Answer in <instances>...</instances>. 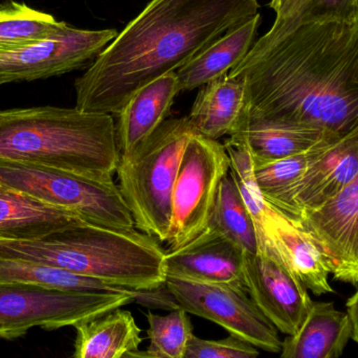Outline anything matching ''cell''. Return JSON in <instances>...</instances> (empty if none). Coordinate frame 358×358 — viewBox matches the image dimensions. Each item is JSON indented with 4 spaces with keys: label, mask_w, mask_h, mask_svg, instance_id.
Masks as SVG:
<instances>
[{
    "label": "cell",
    "mask_w": 358,
    "mask_h": 358,
    "mask_svg": "<svg viewBox=\"0 0 358 358\" xmlns=\"http://www.w3.org/2000/svg\"><path fill=\"white\" fill-rule=\"evenodd\" d=\"M245 84L246 119L344 136L358 125L355 0H311L255 42L229 73Z\"/></svg>",
    "instance_id": "obj_1"
},
{
    "label": "cell",
    "mask_w": 358,
    "mask_h": 358,
    "mask_svg": "<svg viewBox=\"0 0 358 358\" xmlns=\"http://www.w3.org/2000/svg\"><path fill=\"white\" fill-rule=\"evenodd\" d=\"M259 0H151L75 82L76 108L117 115L136 92L258 14Z\"/></svg>",
    "instance_id": "obj_2"
},
{
    "label": "cell",
    "mask_w": 358,
    "mask_h": 358,
    "mask_svg": "<svg viewBox=\"0 0 358 358\" xmlns=\"http://www.w3.org/2000/svg\"><path fill=\"white\" fill-rule=\"evenodd\" d=\"M0 159L98 178L120 161L113 115L56 106L0 109Z\"/></svg>",
    "instance_id": "obj_3"
},
{
    "label": "cell",
    "mask_w": 358,
    "mask_h": 358,
    "mask_svg": "<svg viewBox=\"0 0 358 358\" xmlns=\"http://www.w3.org/2000/svg\"><path fill=\"white\" fill-rule=\"evenodd\" d=\"M166 250L136 229L82 223L31 241H0V258L52 265L126 289L166 282Z\"/></svg>",
    "instance_id": "obj_4"
},
{
    "label": "cell",
    "mask_w": 358,
    "mask_h": 358,
    "mask_svg": "<svg viewBox=\"0 0 358 358\" xmlns=\"http://www.w3.org/2000/svg\"><path fill=\"white\" fill-rule=\"evenodd\" d=\"M195 134L189 117L168 119L140 147L120 155L117 185L136 229L167 243L172 197L183 151Z\"/></svg>",
    "instance_id": "obj_5"
},
{
    "label": "cell",
    "mask_w": 358,
    "mask_h": 358,
    "mask_svg": "<svg viewBox=\"0 0 358 358\" xmlns=\"http://www.w3.org/2000/svg\"><path fill=\"white\" fill-rule=\"evenodd\" d=\"M0 185L69 210L90 224L136 229L131 212L113 178L0 159Z\"/></svg>",
    "instance_id": "obj_6"
},
{
    "label": "cell",
    "mask_w": 358,
    "mask_h": 358,
    "mask_svg": "<svg viewBox=\"0 0 358 358\" xmlns=\"http://www.w3.org/2000/svg\"><path fill=\"white\" fill-rule=\"evenodd\" d=\"M134 302L127 292H64L21 284H0V338L15 340L39 327H75Z\"/></svg>",
    "instance_id": "obj_7"
},
{
    "label": "cell",
    "mask_w": 358,
    "mask_h": 358,
    "mask_svg": "<svg viewBox=\"0 0 358 358\" xmlns=\"http://www.w3.org/2000/svg\"><path fill=\"white\" fill-rule=\"evenodd\" d=\"M229 170L224 145L196 132L189 136L174 185L168 250L187 245L206 229L219 185Z\"/></svg>",
    "instance_id": "obj_8"
},
{
    "label": "cell",
    "mask_w": 358,
    "mask_h": 358,
    "mask_svg": "<svg viewBox=\"0 0 358 358\" xmlns=\"http://www.w3.org/2000/svg\"><path fill=\"white\" fill-rule=\"evenodd\" d=\"M179 309L218 324L231 336L266 352H281L279 330L241 288L167 277Z\"/></svg>",
    "instance_id": "obj_9"
},
{
    "label": "cell",
    "mask_w": 358,
    "mask_h": 358,
    "mask_svg": "<svg viewBox=\"0 0 358 358\" xmlns=\"http://www.w3.org/2000/svg\"><path fill=\"white\" fill-rule=\"evenodd\" d=\"M117 34L115 29H82L65 23L46 39L0 54V85L48 79L83 69Z\"/></svg>",
    "instance_id": "obj_10"
},
{
    "label": "cell",
    "mask_w": 358,
    "mask_h": 358,
    "mask_svg": "<svg viewBox=\"0 0 358 358\" xmlns=\"http://www.w3.org/2000/svg\"><path fill=\"white\" fill-rule=\"evenodd\" d=\"M246 292L282 334L292 336L310 313L313 301L304 284L271 255H245Z\"/></svg>",
    "instance_id": "obj_11"
},
{
    "label": "cell",
    "mask_w": 358,
    "mask_h": 358,
    "mask_svg": "<svg viewBox=\"0 0 358 358\" xmlns=\"http://www.w3.org/2000/svg\"><path fill=\"white\" fill-rule=\"evenodd\" d=\"M299 225L323 248L331 275L358 284V176L331 199L302 215Z\"/></svg>",
    "instance_id": "obj_12"
},
{
    "label": "cell",
    "mask_w": 358,
    "mask_h": 358,
    "mask_svg": "<svg viewBox=\"0 0 358 358\" xmlns=\"http://www.w3.org/2000/svg\"><path fill=\"white\" fill-rule=\"evenodd\" d=\"M258 252L283 263L315 296L334 292L329 262L317 238L292 219L269 206L256 227Z\"/></svg>",
    "instance_id": "obj_13"
},
{
    "label": "cell",
    "mask_w": 358,
    "mask_h": 358,
    "mask_svg": "<svg viewBox=\"0 0 358 358\" xmlns=\"http://www.w3.org/2000/svg\"><path fill=\"white\" fill-rule=\"evenodd\" d=\"M244 262L245 252L239 246L216 231L204 229L187 245L166 250L165 271L167 277L233 286L246 292Z\"/></svg>",
    "instance_id": "obj_14"
},
{
    "label": "cell",
    "mask_w": 358,
    "mask_h": 358,
    "mask_svg": "<svg viewBox=\"0 0 358 358\" xmlns=\"http://www.w3.org/2000/svg\"><path fill=\"white\" fill-rule=\"evenodd\" d=\"M357 176L358 125L332 141L309 166L296 187V203L301 218L307 210L331 199Z\"/></svg>",
    "instance_id": "obj_15"
},
{
    "label": "cell",
    "mask_w": 358,
    "mask_h": 358,
    "mask_svg": "<svg viewBox=\"0 0 358 358\" xmlns=\"http://www.w3.org/2000/svg\"><path fill=\"white\" fill-rule=\"evenodd\" d=\"M179 92L178 76L173 71L141 88L130 98L117 115L120 155L136 150L161 127Z\"/></svg>",
    "instance_id": "obj_16"
},
{
    "label": "cell",
    "mask_w": 358,
    "mask_h": 358,
    "mask_svg": "<svg viewBox=\"0 0 358 358\" xmlns=\"http://www.w3.org/2000/svg\"><path fill=\"white\" fill-rule=\"evenodd\" d=\"M84 222L79 216L0 185V241H31Z\"/></svg>",
    "instance_id": "obj_17"
},
{
    "label": "cell",
    "mask_w": 358,
    "mask_h": 358,
    "mask_svg": "<svg viewBox=\"0 0 358 358\" xmlns=\"http://www.w3.org/2000/svg\"><path fill=\"white\" fill-rule=\"evenodd\" d=\"M246 113L245 84L227 73L199 88L187 117L196 134L219 141L238 131Z\"/></svg>",
    "instance_id": "obj_18"
},
{
    "label": "cell",
    "mask_w": 358,
    "mask_h": 358,
    "mask_svg": "<svg viewBox=\"0 0 358 358\" xmlns=\"http://www.w3.org/2000/svg\"><path fill=\"white\" fill-rule=\"evenodd\" d=\"M260 13L221 36L176 71L179 90L191 92L219 79L237 66L255 44Z\"/></svg>",
    "instance_id": "obj_19"
},
{
    "label": "cell",
    "mask_w": 358,
    "mask_h": 358,
    "mask_svg": "<svg viewBox=\"0 0 358 358\" xmlns=\"http://www.w3.org/2000/svg\"><path fill=\"white\" fill-rule=\"evenodd\" d=\"M352 338L347 313L331 302H313L300 329L282 342L280 358H338Z\"/></svg>",
    "instance_id": "obj_20"
},
{
    "label": "cell",
    "mask_w": 358,
    "mask_h": 358,
    "mask_svg": "<svg viewBox=\"0 0 358 358\" xmlns=\"http://www.w3.org/2000/svg\"><path fill=\"white\" fill-rule=\"evenodd\" d=\"M231 136L245 143L257 166L302 155L325 138L341 136L320 128L263 123L245 117L241 127Z\"/></svg>",
    "instance_id": "obj_21"
},
{
    "label": "cell",
    "mask_w": 358,
    "mask_h": 358,
    "mask_svg": "<svg viewBox=\"0 0 358 358\" xmlns=\"http://www.w3.org/2000/svg\"><path fill=\"white\" fill-rule=\"evenodd\" d=\"M73 358H123L138 351L144 338L130 311L117 308L75 326Z\"/></svg>",
    "instance_id": "obj_22"
},
{
    "label": "cell",
    "mask_w": 358,
    "mask_h": 358,
    "mask_svg": "<svg viewBox=\"0 0 358 358\" xmlns=\"http://www.w3.org/2000/svg\"><path fill=\"white\" fill-rule=\"evenodd\" d=\"M336 138H325L302 155L255 166L257 182L265 201L299 224L301 214L296 203V187L311 163Z\"/></svg>",
    "instance_id": "obj_23"
},
{
    "label": "cell",
    "mask_w": 358,
    "mask_h": 358,
    "mask_svg": "<svg viewBox=\"0 0 358 358\" xmlns=\"http://www.w3.org/2000/svg\"><path fill=\"white\" fill-rule=\"evenodd\" d=\"M0 284H21L64 292H127L100 280L52 265L22 259L0 258Z\"/></svg>",
    "instance_id": "obj_24"
},
{
    "label": "cell",
    "mask_w": 358,
    "mask_h": 358,
    "mask_svg": "<svg viewBox=\"0 0 358 358\" xmlns=\"http://www.w3.org/2000/svg\"><path fill=\"white\" fill-rule=\"evenodd\" d=\"M206 229L216 231L239 246L245 255L258 252L256 227L231 173L219 185Z\"/></svg>",
    "instance_id": "obj_25"
},
{
    "label": "cell",
    "mask_w": 358,
    "mask_h": 358,
    "mask_svg": "<svg viewBox=\"0 0 358 358\" xmlns=\"http://www.w3.org/2000/svg\"><path fill=\"white\" fill-rule=\"evenodd\" d=\"M65 23L25 3L4 2L0 6V54L46 39L60 31Z\"/></svg>",
    "instance_id": "obj_26"
},
{
    "label": "cell",
    "mask_w": 358,
    "mask_h": 358,
    "mask_svg": "<svg viewBox=\"0 0 358 358\" xmlns=\"http://www.w3.org/2000/svg\"><path fill=\"white\" fill-rule=\"evenodd\" d=\"M147 320L150 345L146 352L155 358H185L187 344L194 336L187 313L180 309L159 315L149 310Z\"/></svg>",
    "instance_id": "obj_27"
},
{
    "label": "cell",
    "mask_w": 358,
    "mask_h": 358,
    "mask_svg": "<svg viewBox=\"0 0 358 358\" xmlns=\"http://www.w3.org/2000/svg\"><path fill=\"white\" fill-rule=\"evenodd\" d=\"M223 145L231 163L229 173L233 176L241 194L242 199L252 215L255 227H257L262 222L271 206L265 201L259 189L254 159L250 155V149L243 141L236 136H229Z\"/></svg>",
    "instance_id": "obj_28"
},
{
    "label": "cell",
    "mask_w": 358,
    "mask_h": 358,
    "mask_svg": "<svg viewBox=\"0 0 358 358\" xmlns=\"http://www.w3.org/2000/svg\"><path fill=\"white\" fill-rule=\"evenodd\" d=\"M259 352L241 338L229 336L220 341L201 340L193 336L187 344L185 358H258Z\"/></svg>",
    "instance_id": "obj_29"
},
{
    "label": "cell",
    "mask_w": 358,
    "mask_h": 358,
    "mask_svg": "<svg viewBox=\"0 0 358 358\" xmlns=\"http://www.w3.org/2000/svg\"><path fill=\"white\" fill-rule=\"evenodd\" d=\"M134 290V302L143 306L152 309H164V310H180L178 302L174 298L167 284L163 283L157 287L150 289Z\"/></svg>",
    "instance_id": "obj_30"
},
{
    "label": "cell",
    "mask_w": 358,
    "mask_h": 358,
    "mask_svg": "<svg viewBox=\"0 0 358 358\" xmlns=\"http://www.w3.org/2000/svg\"><path fill=\"white\" fill-rule=\"evenodd\" d=\"M311 0H271L269 6L275 13V18L292 16Z\"/></svg>",
    "instance_id": "obj_31"
},
{
    "label": "cell",
    "mask_w": 358,
    "mask_h": 358,
    "mask_svg": "<svg viewBox=\"0 0 358 358\" xmlns=\"http://www.w3.org/2000/svg\"><path fill=\"white\" fill-rule=\"evenodd\" d=\"M347 313L352 324V340L358 343V289L347 302Z\"/></svg>",
    "instance_id": "obj_32"
},
{
    "label": "cell",
    "mask_w": 358,
    "mask_h": 358,
    "mask_svg": "<svg viewBox=\"0 0 358 358\" xmlns=\"http://www.w3.org/2000/svg\"><path fill=\"white\" fill-rule=\"evenodd\" d=\"M123 358H155L149 355L146 351H132L124 355Z\"/></svg>",
    "instance_id": "obj_33"
},
{
    "label": "cell",
    "mask_w": 358,
    "mask_h": 358,
    "mask_svg": "<svg viewBox=\"0 0 358 358\" xmlns=\"http://www.w3.org/2000/svg\"><path fill=\"white\" fill-rule=\"evenodd\" d=\"M355 1H357V12H358V0H355Z\"/></svg>",
    "instance_id": "obj_34"
}]
</instances>
